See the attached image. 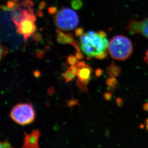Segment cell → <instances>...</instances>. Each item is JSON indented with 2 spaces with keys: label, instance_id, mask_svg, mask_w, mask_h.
I'll use <instances>...</instances> for the list:
<instances>
[{
  "label": "cell",
  "instance_id": "6da1fadb",
  "mask_svg": "<svg viewBox=\"0 0 148 148\" xmlns=\"http://www.w3.org/2000/svg\"><path fill=\"white\" fill-rule=\"evenodd\" d=\"M106 36V34L103 31H89L84 33L80 36V49L89 57H95L108 49L109 42Z\"/></svg>",
  "mask_w": 148,
  "mask_h": 148
},
{
  "label": "cell",
  "instance_id": "7a4b0ae2",
  "mask_svg": "<svg viewBox=\"0 0 148 148\" xmlns=\"http://www.w3.org/2000/svg\"><path fill=\"white\" fill-rule=\"evenodd\" d=\"M108 49L112 58L116 60H125L132 55L133 47L130 38L123 35H117L109 41Z\"/></svg>",
  "mask_w": 148,
  "mask_h": 148
},
{
  "label": "cell",
  "instance_id": "3957f363",
  "mask_svg": "<svg viewBox=\"0 0 148 148\" xmlns=\"http://www.w3.org/2000/svg\"><path fill=\"white\" fill-rule=\"evenodd\" d=\"M54 20L56 27L62 31L73 30L79 23L78 14L69 8H63L59 10L55 16Z\"/></svg>",
  "mask_w": 148,
  "mask_h": 148
},
{
  "label": "cell",
  "instance_id": "277c9868",
  "mask_svg": "<svg viewBox=\"0 0 148 148\" xmlns=\"http://www.w3.org/2000/svg\"><path fill=\"white\" fill-rule=\"evenodd\" d=\"M10 116L17 124L25 126L32 123L35 120V110L30 103H18L13 108Z\"/></svg>",
  "mask_w": 148,
  "mask_h": 148
},
{
  "label": "cell",
  "instance_id": "5b68a950",
  "mask_svg": "<svg viewBox=\"0 0 148 148\" xmlns=\"http://www.w3.org/2000/svg\"><path fill=\"white\" fill-rule=\"evenodd\" d=\"M36 20L35 14H29L16 27V32L24 36L25 42H26L30 36H32L36 31L35 22Z\"/></svg>",
  "mask_w": 148,
  "mask_h": 148
},
{
  "label": "cell",
  "instance_id": "8992f818",
  "mask_svg": "<svg viewBox=\"0 0 148 148\" xmlns=\"http://www.w3.org/2000/svg\"><path fill=\"white\" fill-rule=\"evenodd\" d=\"M24 143L21 148H40L38 144L40 132L38 130H33L30 134L24 132Z\"/></svg>",
  "mask_w": 148,
  "mask_h": 148
},
{
  "label": "cell",
  "instance_id": "52a82bcc",
  "mask_svg": "<svg viewBox=\"0 0 148 148\" xmlns=\"http://www.w3.org/2000/svg\"><path fill=\"white\" fill-rule=\"evenodd\" d=\"M57 33V40L59 43L62 44H69L74 47L77 51H80V44L77 41L73 38V35L71 33L64 34L59 30H56Z\"/></svg>",
  "mask_w": 148,
  "mask_h": 148
},
{
  "label": "cell",
  "instance_id": "ba28073f",
  "mask_svg": "<svg viewBox=\"0 0 148 148\" xmlns=\"http://www.w3.org/2000/svg\"><path fill=\"white\" fill-rule=\"evenodd\" d=\"M30 14L27 9H23L18 8L13 11L11 14V20L14 23L16 27H18L21 22Z\"/></svg>",
  "mask_w": 148,
  "mask_h": 148
},
{
  "label": "cell",
  "instance_id": "9c48e42d",
  "mask_svg": "<svg viewBox=\"0 0 148 148\" xmlns=\"http://www.w3.org/2000/svg\"><path fill=\"white\" fill-rule=\"evenodd\" d=\"M92 69L89 65L86 64L85 66L78 69L77 73L78 79L83 82H89L91 79Z\"/></svg>",
  "mask_w": 148,
  "mask_h": 148
},
{
  "label": "cell",
  "instance_id": "30bf717a",
  "mask_svg": "<svg viewBox=\"0 0 148 148\" xmlns=\"http://www.w3.org/2000/svg\"><path fill=\"white\" fill-rule=\"evenodd\" d=\"M21 6L19 0H9L7 1L6 5H1V8L3 11H13Z\"/></svg>",
  "mask_w": 148,
  "mask_h": 148
},
{
  "label": "cell",
  "instance_id": "8fae6325",
  "mask_svg": "<svg viewBox=\"0 0 148 148\" xmlns=\"http://www.w3.org/2000/svg\"><path fill=\"white\" fill-rule=\"evenodd\" d=\"M139 34L148 38V17L143 21H140Z\"/></svg>",
  "mask_w": 148,
  "mask_h": 148
},
{
  "label": "cell",
  "instance_id": "7c38bea8",
  "mask_svg": "<svg viewBox=\"0 0 148 148\" xmlns=\"http://www.w3.org/2000/svg\"><path fill=\"white\" fill-rule=\"evenodd\" d=\"M106 71L108 74L112 77H116L121 72L120 68L116 65L113 62L107 68Z\"/></svg>",
  "mask_w": 148,
  "mask_h": 148
},
{
  "label": "cell",
  "instance_id": "4fadbf2b",
  "mask_svg": "<svg viewBox=\"0 0 148 148\" xmlns=\"http://www.w3.org/2000/svg\"><path fill=\"white\" fill-rule=\"evenodd\" d=\"M88 84L89 83L88 82L81 81L79 79H77L76 81V85L79 89L84 92H88V88H87Z\"/></svg>",
  "mask_w": 148,
  "mask_h": 148
},
{
  "label": "cell",
  "instance_id": "5bb4252c",
  "mask_svg": "<svg viewBox=\"0 0 148 148\" xmlns=\"http://www.w3.org/2000/svg\"><path fill=\"white\" fill-rule=\"evenodd\" d=\"M63 77L65 80L66 83L70 82L71 81H73L75 77V75L71 73L69 69H68V70L66 71L63 75Z\"/></svg>",
  "mask_w": 148,
  "mask_h": 148
},
{
  "label": "cell",
  "instance_id": "9a60e30c",
  "mask_svg": "<svg viewBox=\"0 0 148 148\" xmlns=\"http://www.w3.org/2000/svg\"><path fill=\"white\" fill-rule=\"evenodd\" d=\"M106 84L108 85L109 87V89L114 90L116 86L117 82L116 81V79L114 78V77H109L106 80Z\"/></svg>",
  "mask_w": 148,
  "mask_h": 148
},
{
  "label": "cell",
  "instance_id": "2e32d148",
  "mask_svg": "<svg viewBox=\"0 0 148 148\" xmlns=\"http://www.w3.org/2000/svg\"><path fill=\"white\" fill-rule=\"evenodd\" d=\"M82 5L83 3L82 0H71V7L75 10H80L82 8Z\"/></svg>",
  "mask_w": 148,
  "mask_h": 148
},
{
  "label": "cell",
  "instance_id": "e0dca14e",
  "mask_svg": "<svg viewBox=\"0 0 148 148\" xmlns=\"http://www.w3.org/2000/svg\"><path fill=\"white\" fill-rule=\"evenodd\" d=\"M67 62L71 66H76L79 62V60L75 56L71 55L67 57Z\"/></svg>",
  "mask_w": 148,
  "mask_h": 148
},
{
  "label": "cell",
  "instance_id": "ac0fdd59",
  "mask_svg": "<svg viewBox=\"0 0 148 148\" xmlns=\"http://www.w3.org/2000/svg\"><path fill=\"white\" fill-rule=\"evenodd\" d=\"M34 5V3L32 0H24L21 3V6L27 8V9L32 7Z\"/></svg>",
  "mask_w": 148,
  "mask_h": 148
},
{
  "label": "cell",
  "instance_id": "d6986e66",
  "mask_svg": "<svg viewBox=\"0 0 148 148\" xmlns=\"http://www.w3.org/2000/svg\"><path fill=\"white\" fill-rule=\"evenodd\" d=\"M8 53L9 49L8 47L5 46L1 45V60L3 58L5 57Z\"/></svg>",
  "mask_w": 148,
  "mask_h": 148
},
{
  "label": "cell",
  "instance_id": "ffe728a7",
  "mask_svg": "<svg viewBox=\"0 0 148 148\" xmlns=\"http://www.w3.org/2000/svg\"><path fill=\"white\" fill-rule=\"evenodd\" d=\"M0 146L1 148H14L7 140H4V141H1L0 143Z\"/></svg>",
  "mask_w": 148,
  "mask_h": 148
},
{
  "label": "cell",
  "instance_id": "44dd1931",
  "mask_svg": "<svg viewBox=\"0 0 148 148\" xmlns=\"http://www.w3.org/2000/svg\"><path fill=\"white\" fill-rule=\"evenodd\" d=\"M33 36V38L36 42H40L42 39V36L39 33H36L34 34Z\"/></svg>",
  "mask_w": 148,
  "mask_h": 148
},
{
  "label": "cell",
  "instance_id": "7402d4cb",
  "mask_svg": "<svg viewBox=\"0 0 148 148\" xmlns=\"http://www.w3.org/2000/svg\"><path fill=\"white\" fill-rule=\"evenodd\" d=\"M84 34V28L82 27H79L77 28L75 31V35L76 37L82 36Z\"/></svg>",
  "mask_w": 148,
  "mask_h": 148
},
{
  "label": "cell",
  "instance_id": "603a6c76",
  "mask_svg": "<svg viewBox=\"0 0 148 148\" xmlns=\"http://www.w3.org/2000/svg\"><path fill=\"white\" fill-rule=\"evenodd\" d=\"M78 100L76 99H71L67 102V106L70 108H71L75 105H78Z\"/></svg>",
  "mask_w": 148,
  "mask_h": 148
},
{
  "label": "cell",
  "instance_id": "cb8c5ba5",
  "mask_svg": "<svg viewBox=\"0 0 148 148\" xmlns=\"http://www.w3.org/2000/svg\"><path fill=\"white\" fill-rule=\"evenodd\" d=\"M44 55L43 51L40 49H37L36 50V56L38 59H42Z\"/></svg>",
  "mask_w": 148,
  "mask_h": 148
},
{
  "label": "cell",
  "instance_id": "d4e9b609",
  "mask_svg": "<svg viewBox=\"0 0 148 148\" xmlns=\"http://www.w3.org/2000/svg\"><path fill=\"white\" fill-rule=\"evenodd\" d=\"M57 8L54 6H51L49 7L48 8V12L50 15L54 14H55L57 13Z\"/></svg>",
  "mask_w": 148,
  "mask_h": 148
},
{
  "label": "cell",
  "instance_id": "484cf974",
  "mask_svg": "<svg viewBox=\"0 0 148 148\" xmlns=\"http://www.w3.org/2000/svg\"><path fill=\"white\" fill-rule=\"evenodd\" d=\"M70 69V71L73 74L76 75H77V73L78 71V69L77 68V67L76 66H71L68 68Z\"/></svg>",
  "mask_w": 148,
  "mask_h": 148
},
{
  "label": "cell",
  "instance_id": "4316f807",
  "mask_svg": "<svg viewBox=\"0 0 148 148\" xmlns=\"http://www.w3.org/2000/svg\"><path fill=\"white\" fill-rule=\"evenodd\" d=\"M106 55H107V52H103V53L97 55L95 56V57L97 59H99V60H103V59H105V58L106 57Z\"/></svg>",
  "mask_w": 148,
  "mask_h": 148
},
{
  "label": "cell",
  "instance_id": "83f0119b",
  "mask_svg": "<svg viewBox=\"0 0 148 148\" xmlns=\"http://www.w3.org/2000/svg\"><path fill=\"white\" fill-rule=\"evenodd\" d=\"M75 56L78 60H82L84 58V55L82 53L81 51H77L76 52Z\"/></svg>",
  "mask_w": 148,
  "mask_h": 148
},
{
  "label": "cell",
  "instance_id": "f1b7e54d",
  "mask_svg": "<svg viewBox=\"0 0 148 148\" xmlns=\"http://www.w3.org/2000/svg\"><path fill=\"white\" fill-rule=\"evenodd\" d=\"M103 97L106 100H109L112 97V94L110 92H106L103 95Z\"/></svg>",
  "mask_w": 148,
  "mask_h": 148
},
{
  "label": "cell",
  "instance_id": "f546056e",
  "mask_svg": "<svg viewBox=\"0 0 148 148\" xmlns=\"http://www.w3.org/2000/svg\"><path fill=\"white\" fill-rule=\"evenodd\" d=\"M46 6V3L44 1H42L39 3L38 6V9L39 10H42L45 8V7Z\"/></svg>",
  "mask_w": 148,
  "mask_h": 148
},
{
  "label": "cell",
  "instance_id": "4dcf8cb0",
  "mask_svg": "<svg viewBox=\"0 0 148 148\" xmlns=\"http://www.w3.org/2000/svg\"><path fill=\"white\" fill-rule=\"evenodd\" d=\"M34 75L36 78H38L41 75L40 73L38 70H36L34 71Z\"/></svg>",
  "mask_w": 148,
  "mask_h": 148
},
{
  "label": "cell",
  "instance_id": "1f68e13d",
  "mask_svg": "<svg viewBox=\"0 0 148 148\" xmlns=\"http://www.w3.org/2000/svg\"><path fill=\"white\" fill-rule=\"evenodd\" d=\"M48 94H49V95H53V94H54V89L53 88H52V87H50V88H49V89H48Z\"/></svg>",
  "mask_w": 148,
  "mask_h": 148
},
{
  "label": "cell",
  "instance_id": "d6a6232c",
  "mask_svg": "<svg viewBox=\"0 0 148 148\" xmlns=\"http://www.w3.org/2000/svg\"><path fill=\"white\" fill-rule=\"evenodd\" d=\"M102 73H103V71H102V70H101L100 69H98L95 71V74H96V76L98 77V76L101 75Z\"/></svg>",
  "mask_w": 148,
  "mask_h": 148
},
{
  "label": "cell",
  "instance_id": "836d02e7",
  "mask_svg": "<svg viewBox=\"0 0 148 148\" xmlns=\"http://www.w3.org/2000/svg\"><path fill=\"white\" fill-rule=\"evenodd\" d=\"M37 14H38V16L39 17H42L43 14L41 10H39V9L38 10H37Z\"/></svg>",
  "mask_w": 148,
  "mask_h": 148
},
{
  "label": "cell",
  "instance_id": "e575fe53",
  "mask_svg": "<svg viewBox=\"0 0 148 148\" xmlns=\"http://www.w3.org/2000/svg\"><path fill=\"white\" fill-rule=\"evenodd\" d=\"M145 60L148 64V49L146 51L145 53Z\"/></svg>",
  "mask_w": 148,
  "mask_h": 148
}]
</instances>
